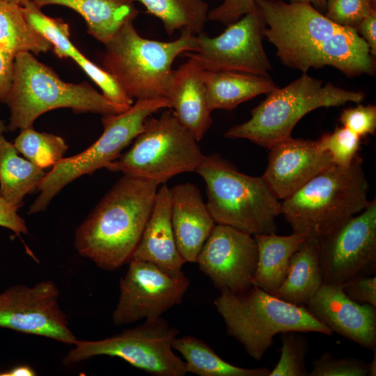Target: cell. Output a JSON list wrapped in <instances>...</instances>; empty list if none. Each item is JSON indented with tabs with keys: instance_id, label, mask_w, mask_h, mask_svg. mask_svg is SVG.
Masks as SVG:
<instances>
[{
	"instance_id": "6da1fadb",
	"label": "cell",
	"mask_w": 376,
	"mask_h": 376,
	"mask_svg": "<svg viewBox=\"0 0 376 376\" xmlns=\"http://www.w3.org/2000/svg\"><path fill=\"white\" fill-rule=\"evenodd\" d=\"M264 37L285 66L303 73L329 65L345 76L373 75L375 61L356 29L342 26L306 3L256 0Z\"/></svg>"
},
{
	"instance_id": "7a4b0ae2",
	"label": "cell",
	"mask_w": 376,
	"mask_h": 376,
	"mask_svg": "<svg viewBox=\"0 0 376 376\" xmlns=\"http://www.w3.org/2000/svg\"><path fill=\"white\" fill-rule=\"evenodd\" d=\"M159 185L124 174L77 228L74 246L79 254L108 271L130 262Z\"/></svg>"
},
{
	"instance_id": "3957f363",
	"label": "cell",
	"mask_w": 376,
	"mask_h": 376,
	"mask_svg": "<svg viewBox=\"0 0 376 376\" xmlns=\"http://www.w3.org/2000/svg\"><path fill=\"white\" fill-rule=\"evenodd\" d=\"M369 184L358 155L347 166L331 165L281 202L292 233L318 238L362 212Z\"/></svg>"
},
{
	"instance_id": "277c9868",
	"label": "cell",
	"mask_w": 376,
	"mask_h": 376,
	"mask_svg": "<svg viewBox=\"0 0 376 376\" xmlns=\"http://www.w3.org/2000/svg\"><path fill=\"white\" fill-rule=\"evenodd\" d=\"M10 116L6 130L33 126L47 111L69 108L75 113L117 114L128 109L116 104L88 83H68L29 52L17 54L11 88L6 100Z\"/></svg>"
},
{
	"instance_id": "5b68a950",
	"label": "cell",
	"mask_w": 376,
	"mask_h": 376,
	"mask_svg": "<svg viewBox=\"0 0 376 376\" xmlns=\"http://www.w3.org/2000/svg\"><path fill=\"white\" fill-rule=\"evenodd\" d=\"M196 36L188 32L168 42L143 38L133 22H128L104 45L102 68L132 100L169 99L173 61L185 52L196 51Z\"/></svg>"
},
{
	"instance_id": "8992f818",
	"label": "cell",
	"mask_w": 376,
	"mask_h": 376,
	"mask_svg": "<svg viewBox=\"0 0 376 376\" xmlns=\"http://www.w3.org/2000/svg\"><path fill=\"white\" fill-rule=\"evenodd\" d=\"M214 304L228 335L258 361L263 358L278 334L296 331L333 334L304 306L287 302L254 285L237 293L220 291Z\"/></svg>"
},
{
	"instance_id": "52a82bcc",
	"label": "cell",
	"mask_w": 376,
	"mask_h": 376,
	"mask_svg": "<svg viewBox=\"0 0 376 376\" xmlns=\"http://www.w3.org/2000/svg\"><path fill=\"white\" fill-rule=\"evenodd\" d=\"M195 172L205 182L206 205L216 224L251 235L276 233L281 202L262 176L242 173L217 154L205 155Z\"/></svg>"
},
{
	"instance_id": "ba28073f",
	"label": "cell",
	"mask_w": 376,
	"mask_h": 376,
	"mask_svg": "<svg viewBox=\"0 0 376 376\" xmlns=\"http://www.w3.org/2000/svg\"><path fill=\"white\" fill-rule=\"evenodd\" d=\"M365 94L325 84L306 73L283 88L277 87L251 111L247 121L235 125L224 134L227 139H246L265 148L291 136L296 124L310 111L320 107L361 103Z\"/></svg>"
},
{
	"instance_id": "9c48e42d",
	"label": "cell",
	"mask_w": 376,
	"mask_h": 376,
	"mask_svg": "<svg viewBox=\"0 0 376 376\" xmlns=\"http://www.w3.org/2000/svg\"><path fill=\"white\" fill-rule=\"evenodd\" d=\"M165 108H171L166 97L138 100L122 113L102 116L101 136L85 150L62 158L53 166L38 183L40 194L29 207V214L44 211L52 199L74 180L107 168L142 132L146 118Z\"/></svg>"
},
{
	"instance_id": "30bf717a",
	"label": "cell",
	"mask_w": 376,
	"mask_h": 376,
	"mask_svg": "<svg viewBox=\"0 0 376 376\" xmlns=\"http://www.w3.org/2000/svg\"><path fill=\"white\" fill-rule=\"evenodd\" d=\"M197 142L169 109L158 118H147L130 150L107 169L164 184L178 174L196 171L205 156Z\"/></svg>"
},
{
	"instance_id": "8fae6325",
	"label": "cell",
	"mask_w": 376,
	"mask_h": 376,
	"mask_svg": "<svg viewBox=\"0 0 376 376\" xmlns=\"http://www.w3.org/2000/svg\"><path fill=\"white\" fill-rule=\"evenodd\" d=\"M178 329L161 317L97 340H77L61 362L69 366L98 356L119 357L154 376H184L185 362L173 351Z\"/></svg>"
},
{
	"instance_id": "7c38bea8",
	"label": "cell",
	"mask_w": 376,
	"mask_h": 376,
	"mask_svg": "<svg viewBox=\"0 0 376 376\" xmlns=\"http://www.w3.org/2000/svg\"><path fill=\"white\" fill-rule=\"evenodd\" d=\"M223 33L196 35V50L183 54L207 71H235L269 76L272 68L264 49V20L256 7Z\"/></svg>"
},
{
	"instance_id": "4fadbf2b",
	"label": "cell",
	"mask_w": 376,
	"mask_h": 376,
	"mask_svg": "<svg viewBox=\"0 0 376 376\" xmlns=\"http://www.w3.org/2000/svg\"><path fill=\"white\" fill-rule=\"evenodd\" d=\"M318 239L323 283L342 284L357 275L375 272V198L362 212Z\"/></svg>"
},
{
	"instance_id": "5bb4252c",
	"label": "cell",
	"mask_w": 376,
	"mask_h": 376,
	"mask_svg": "<svg viewBox=\"0 0 376 376\" xmlns=\"http://www.w3.org/2000/svg\"><path fill=\"white\" fill-rule=\"evenodd\" d=\"M59 296L51 280L10 286L0 293V327L74 345L77 338L60 307Z\"/></svg>"
},
{
	"instance_id": "9a60e30c",
	"label": "cell",
	"mask_w": 376,
	"mask_h": 376,
	"mask_svg": "<svg viewBox=\"0 0 376 376\" xmlns=\"http://www.w3.org/2000/svg\"><path fill=\"white\" fill-rule=\"evenodd\" d=\"M189 286L185 275L172 277L150 263L132 259L120 279L113 322L121 326L161 317L182 302Z\"/></svg>"
},
{
	"instance_id": "2e32d148",
	"label": "cell",
	"mask_w": 376,
	"mask_h": 376,
	"mask_svg": "<svg viewBox=\"0 0 376 376\" xmlns=\"http://www.w3.org/2000/svg\"><path fill=\"white\" fill-rule=\"evenodd\" d=\"M196 263L220 291L240 292L253 285L258 263L257 244L253 235L217 224Z\"/></svg>"
},
{
	"instance_id": "e0dca14e",
	"label": "cell",
	"mask_w": 376,
	"mask_h": 376,
	"mask_svg": "<svg viewBox=\"0 0 376 376\" xmlns=\"http://www.w3.org/2000/svg\"><path fill=\"white\" fill-rule=\"evenodd\" d=\"M266 169L262 175L279 200L299 190L316 175L334 164L318 140L285 138L269 148Z\"/></svg>"
},
{
	"instance_id": "ac0fdd59",
	"label": "cell",
	"mask_w": 376,
	"mask_h": 376,
	"mask_svg": "<svg viewBox=\"0 0 376 376\" xmlns=\"http://www.w3.org/2000/svg\"><path fill=\"white\" fill-rule=\"evenodd\" d=\"M306 306L333 333L365 348L375 349L376 306L353 301L341 284L322 283Z\"/></svg>"
},
{
	"instance_id": "d6986e66",
	"label": "cell",
	"mask_w": 376,
	"mask_h": 376,
	"mask_svg": "<svg viewBox=\"0 0 376 376\" xmlns=\"http://www.w3.org/2000/svg\"><path fill=\"white\" fill-rule=\"evenodd\" d=\"M171 223L176 245L185 263H196L215 225L197 187L191 182L170 188Z\"/></svg>"
},
{
	"instance_id": "ffe728a7",
	"label": "cell",
	"mask_w": 376,
	"mask_h": 376,
	"mask_svg": "<svg viewBox=\"0 0 376 376\" xmlns=\"http://www.w3.org/2000/svg\"><path fill=\"white\" fill-rule=\"evenodd\" d=\"M132 259L150 263L172 277L184 276L171 223L170 188H158L153 207Z\"/></svg>"
},
{
	"instance_id": "44dd1931",
	"label": "cell",
	"mask_w": 376,
	"mask_h": 376,
	"mask_svg": "<svg viewBox=\"0 0 376 376\" xmlns=\"http://www.w3.org/2000/svg\"><path fill=\"white\" fill-rule=\"evenodd\" d=\"M204 70L193 58L174 70L169 100L179 122L197 141L212 123L204 84Z\"/></svg>"
},
{
	"instance_id": "7402d4cb",
	"label": "cell",
	"mask_w": 376,
	"mask_h": 376,
	"mask_svg": "<svg viewBox=\"0 0 376 376\" xmlns=\"http://www.w3.org/2000/svg\"><path fill=\"white\" fill-rule=\"evenodd\" d=\"M38 8L58 5L79 13L85 20L87 33L104 45L128 22L139 15L136 0H31Z\"/></svg>"
},
{
	"instance_id": "603a6c76",
	"label": "cell",
	"mask_w": 376,
	"mask_h": 376,
	"mask_svg": "<svg viewBox=\"0 0 376 376\" xmlns=\"http://www.w3.org/2000/svg\"><path fill=\"white\" fill-rule=\"evenodd\" d=\"M210 110H231L241 103L279 87L269 76L235 71H204Z\"/></svg>"
},
{
	"instance_id": "cb8c5ba5",
	"label": "cell",
	"mask_w": 376,
	"mask_h": 376,
	"mask_svg": "<svg viewBox=\"0 0 376 376\" xmlns=\"http://www.w3.org/2000/svg\"><path fill=\"white\" fill-rule=\"evenodd\" d=\"M253 236L258 248V263L252 283L276 295L285 279L292 255L306 237L295 233L286 236L276 233Z\"/></svg>"
},
{
	"instance_id": "d4e9b609",
	"label": "cell",
	"mask_w": 376,
	"mask_h": 376,
	"mask_svg": "<svg viewBox=\"0 0 376 376\" xmlns=\"http://www.w3.org/2000/svg\"><path fill=\"white\" fill-rule=\"evenodd\" d=\"M322 283L318 239L306 237L292 255L285 279L275 296L306 306Z\"/></svg>"
},
{
	"instance_id": "484cf974",
	"label": "cell",
	"mask_w": 376,
	"mask_h": 376,
	"mask_svg": "<svg viewBox=\"0 0 376 376\" xmlns=\"http://www.w3.org/2000/svg\"><path fill=\"white\" fill-rule=\"evenodd\" d=\"M22 8L26 21L51 42L53 51L58 58L72 59L99 88L109 84V74L84 56L70 41L67 23L61 19L45 15L31 0Z\"/></svg>"
},
{
	"instance_id": "4316f807",
	"label": "cell",
	"mask_w": 376,
	"mask_h": 376,
	"mask_svg": "<svg viewBox=\"0 0 376 376\" xmlns=\"http://www.w3.org/2000/svg\"><path fill=\"white\" fill-rule=\"evenodd\" d=\"M45 174L42 169L20 157L13 144L0 134V196L4 200L18 209Z\"/></svg>"
},
{
	"instance_id": "83f0119b",
	"label": "cell",
	"mask_w": 376,
	"mask_h": 376,
	"mask_svg": "<svg viewBox=\"0 0 376 376\" xmlns=\"http://www.w3.org/2000/svg\"><path fill=\"white\" fill-rule=\"evenodd\" d=\"M172 347L185 360L187 372L199 376H269L271 371L265 367L246 368L232 365L203 340L191 336H176Z\"/></svg>"
},
{
	"instance_id": "f1b7e54d",
	"label": "cell",
	"mask_w": 376,
	"mask_h": 376,
	"mask_svg": "<svg viewBox=\"0 0 376 376\" xmlns=\"http://www.w3.org/2000/svg\"><path fill=\"white\" fill-rule=\"evenodd\" d=\"M148 13L162 22L165 31L172 35L176 31L194 35L203 33L209 6L205 0H136Z\"/></svg>"
},
{
	"instance_id": "f546056e",
	"label": "cell",
	"mask_w": 376,
	"mask_h": 376,
	"mask_svg": "<svg viewBox=\"0 0 376 376\" xmlns=\"http://www.w3.org/2000/svg\"><path fill=\"white\" fill-rule=\"evenodd\" d=\"M0 45L15 56L52 49L51 42L26 21L22 6L16 2H0Z\"/></svg>"
},
{
	"instance_id": "4dcf8cb0",
	"label": "cell",
	"mask_w": 376,
	"mask_h": 376,
	"mask_svg": "<svg viewBox=\"0 0 376 376\" xmlns=\"http://www.w3.org/2000/svg\"><path fill=\"white\" fill-rule=\"evenodd\" d=\"M13 146L26 159L42 169L63 158L68 148L61 136L39 132L33 126L21 130Z\"/></svg>"
},
{
	"instance_id": "1f68e13d",
	"label": "cell",
	"mask_w": 376,
	"mask_h": 376,
	"mask_svg": "<svg viewBox=\"0 0 376 376\" xmlns=\"http://www.w3.org/2000/svg\"><path fill=\"white\" fill-rule=\"evenodd\" d=\"M282 346L279 360L269 376H306V358L308 352L307 338L301 332L281 333Z\"/></svg>"
},
{
	"instance_id": "d6a6232c",
	"label": "cell",
	"mask_w": 376,
	"mask_h": 376,
	"mask_svg": "<svg viewBox=\"0 0 376 376\" xmlns=\"http://www.w3.org/2000/svg\"><path fill=\"white\" fill-rule=\"evenodd\" d=\"M361 139L342 126L336 127L331 133L324 134L318 142L320 148L329 155L334 164L347 166L357 155Z\"/></svg>"
},
{
	"instance_id": "836d02e7",
	"label": "cell",
	"mask_w": 376,
	"mask_h": 376,
	"mask_svg": "<svg viewBox=\"0 0 376 376\" xmlns=\"http://www.w3.org/2000/svg\"><path fill=\"white\" fill-rule=\"evenodd\" d=\"M376 0H327L324 15L332 22L355 29L368 15L376 10Z\"/></svg>"
},
{
	"instance_id": "e575fe53",
	"label": "cell",
	"mask_w": 376,
	"mask_h": 376,
	"mask_svg": "<svg viewBox=\"0 0 376 376\" xmlns=\"http://www.w3.org/2000/svg\"><path fill=\"white\" fill-rule=\"evenodd\" d=\"M368 363L360 359L346 357L336 359L329 351L323 352L313 361L310 376H366Z\"/></svg>"
},
{
	"instance_id": "d590c367",
	"label": "cell",
	"mask_w": 376,
	"mask_h": 376,
	"mask_svg": "<svg viewBox=\"0 0 376 376\" xmlns=\"http://www.w3.org/2000/svg\"><path fill=\"white\" fill-rule=\"evenodd\" d=\"M342 126L360 138L373 134L376 130V106L358 104L354 107L344 109L340 115Z\"/></svg>"
},
{
	"instance_id": "8d00e7d4",
	"label": "cell",
	"mask_w": 376,
	"mask_h": 376,
	"mask_svg": "<svg viewBox=\"0 0 376 376\" xmlns=\"http://www.w3.org/2000/svg\"><path fill=\"white\" fill-rule=\"evenodd\" d=\"M256 7V0H223L220 5L209 10L207 19L228 25Z\"/></svg>"
},
{
	"instance_id": "74e56055",
	"label": "cell",
	"mask_w": 376,
	"mask_h": 376,
	"mask_svg": "<svg viewBox=\"0 0 376 376\" xmlns=\"http://www.w3.org/2000/svg\"><path fill=\"white\" fill-rule=\"evenodd\" d=\"M345 294L358 303L376 306V277L368 274L357 275L341 284Z\"/></svg>"
},
{
	"instance_id": "f35d334b",
	"label": "cell",
	"mask_w": 376,
	"mask_h": 376,
	"mask_svg": "<svg viewBox=\"0 0 376 376\" xmlns=\"http://www.w3.org/2000/svg\"><path fill=\"white\" fill-rule=\"evenodd\" d=\"M15 56L0 45V102L5 103L11 88Z\"/></svg>"
},
{
	"instance_id": "ab89813d",
	"label": "cell",
	"mask_w": 376,
	"mask_h": 376,
	"mask_svg": "<svg viewBox=\"0 0 376 376\" xmlns=\"http://www.w3.org/2000/svg\"><path fill=\"white\" fill-rule=\"evenodd\" d=\"M0 226L12 230L17 235L27 234L25 221L17 214V208L0 196Z\"/></svg>"
},
{
	"instance_id": "60d3db41",
	"label": "cell",
	"mask_w": 376,
	"mask_h": 376,
	"mask_svg": "<svg viewBox=\"0 0 376 376\" xmlns=\"http://www.w3.org/2000/svg\"><path fill=\"white\" fill-rule=\"evenodd\" d=\"M369 47L372 56L376 55V10L365 17L355 28Z\"/></svg>"
},
{
	"instance_id": "b9f144b4",
	"label": "cell",
	"mask_w": 376,
	"mask_h": 376,
	"mask_svg": "<svg viewBox=\"0 0 376 376\" xmlns=\"http://www.w3.org/2000/svg\"><path fill=\"white\" fill-rule=\"evenodd\" d=\"M36 372L28 365H19L6 371L0 372V376H34Z\"/></svg>"
},
{
	"instance_id": "7bdbcfd3",
	"label": "cell",
	"mask_w": 376,
	"mask_h": 376,
	"mask_svg": "<svg viewBox=\"0 0 376 376\" xmlns=\"http://www.w3.org/2000/svg\"><path fill=\"white\" fill-rule=\"evenodd\" d=\"M290 1L291 3H306L319 7H325L327 0H290Z\"/></svg>"
},
{
	"instance_id": "ee69618b",
	"label": "cell",
	"mask_w": 376,
	"mask_h": 376,
	"mask_svg": "<svg viewBox=\"0 0 376 376\" xmlns=\"http://www.w3.org/2000/svg\"><path fill=\"white\" fill-rule=\"evenodd\" d=\"M374 358L372 361L368 363V375L369 376H375L376 375V354L375 349H374Z\"/></svg>"
},
{
	"instance_id": "f6af8a7d",
	"label": "cell",
	"mask_w": 376,
	"mask_h": 376,
	"mask_svg": "<svg viewBox=\"0 0 376 376\" xmlns=\"http://www.w3.org/2000/svg\"><path fill=\"white\" fill-rule=\"evenodd\" d=\"M6 130V127L4 125L3 121H2L0 119V134H3V133Z\"/></svg>"
},
{
	"instance_id": "bcb514c9",
	"label": "cell",
	"mask_w": 376,
	"mask_h": 376,
	"mask_svg": "<svg viewBox=\"0 0 376 376\" xmlns=\"http://www.w3.org/2000/svg\"><path fill=\"white\" fill-rule=\"evenodd\" d=\"M29 0H15V1L19 4L20 6H23L24 3H26Z\"/></svg>"
},
{
	"instance_id": "7dc6e473",
	"label": "cell",
	"mask_w": 376,
	"mask_h": 376,
	"mask_svg": "<svg viewBox=\"0 0 376 376\" xmlns=\"http://www.w3.org/2000/svg\"><path fill=\"white\" fill-rule=\"evenodd\" d=\"M0 2H15V0H0Z\"/></svg>"
}]
</instances>
